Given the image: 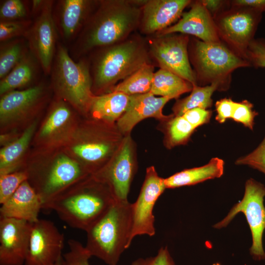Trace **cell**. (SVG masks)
I'll list each match as a JSON object with an SVG mask.
<instances>
[{
    "instance_id": "cell-26",
    "label": "cell",
    "mask_w": 265,
    "mask_h": 265,
    "mask_svg": "<svg viewBox=\"0 0 265 265\" xmlns=\"http://www.w3.org/2000/svg\"><path fill=\"white\" fill-rule=\"evenodd\" d=\"M154 73V65L146 64L114 86L111 91L130 96L150 92Z\"/></svg>"
},
{
    "instance_id": "cell-12",
    "label": "cell",
    "mask_w": 265,
    "mask_h": 265,
    "mask_svg": "<svg viewBox=\"0 0 265 265\" xmlns=\"http://www.w3.org/2000/svg\"><path fill=\"white\" fill-rule=\"evenodd\" d=\"M64 235L53 222L32 223L25 265H54L63 259Z\"/></svg>"
},
{
    "instance_id": "cell-1",
    "label": "cell",
    "mask_w": 265,
    "mask_h": 265,
    "mask_svg": "<svg viewBox=\"0 0 265 265\" xmlns=\"http://www.w3.org/2000/svg\"><path fill=\"white\" fill-rule=\"evenodd\" d=\"M144 0H105L90 14L76 44V54L107 47L139 27Z\"/></svg>"
},
{
    "instance_id": "cell-43",
    "label": "cell",
    "mask_w": 265,
    "mask_h": 265,
    "mask_svg": "<svg viewBox=\"0 0 265 265\" xmlns=\"http://www.w3.org/2000/svg\"><path fill=\"white\" fill-rule=\"evenodd\" d=\"M201 1L213 19L231 6L230 0H201Z\"/></svg>"
},
{
    "instance_id": "cell-32",
    "label": "cell",
    "mask_w": 265,
    "mask_h": 265,
    "mask_svg": "<svg viewBox=\"0 0 265 265\" xmlns=\"http://www.w3.org/2000/svg\"><path fill=\"white\" fill-rule=\"evenodd\" d=\"M26 171H15L0 175V203L5 202L17 190L20 186L27 180Z\"/></svg>"
},
{
    "instance_id": "cell-30",
    "label": "cell",
    "mask_w": 265,
    "mask_h": 265,
    "mask_svg": "<svg viewBox=\"0 0 265 265\" xmlns=\"http://www.w3.org/2000/svg\"><path fill=\"white\" fill-rule=\"evenodd\" d=\"M195 129L183 116L173 115L169 119L167 127L168 145L172 147L185 143Z\"/></svg>"
},
{
    "instance_id": "cell-20",
    "label": "cell",
    "mask_w": 265,
    "mask_h": 265,
    "mask_svg": "<svg viewBox=\"0 0 265 265\" xmlns=\"http://www.w3.org/2000/svg\"><path fill=\"white\" fill-rule=\"evenodd\" d=\"M96 1L88 0H63L58 2L57 26L62 36L72 38L83 26L93 11Z\"/></svg>"
},
{
    "instance_id": "cell-41",
    "label": "cell",
    "mask_w": 265,
    "mask_h": 265,
    "mask_svg": "<svg viewBox=\"0 0 265 265\" xmlns=\"http://www.w3.org/2000/svg\"><path fill=\"white\" fill-rule=\"evenodd\" d=\"M212 111L200 107L186 111L182 116L195 128L208 123L211 119Z\"/></svg>"
},
{
    "instance_id": "cell-14",
    "label": "cell",
    "mask_w": 265,
    "mask_h": 265,
    "mask_svg": "<svg viewBox=\"0 0 265 265\" xmlns=\"http://www.w3.org/2000/svg\"><path fill=\"white\" fill-rule=\"evenodd\" d=\"M190 0H144L139 25L141 32L149 36L170 27L181 18Z\"/></svg>"
},
{
    "instance_id": "cell-8",
    "label": "cell",
    "mask_w": 265,
    "mask_h": 265,
    "mask_svg": "<svg viewBox=\"0 0 265 265\" xmlns=\"http://www.w3.org/2000/svg\"><path fill=\"white\" fill-rule=\"evenodd\" d=\"M265 186L253 179L245 184L242 199L234 205L227 215L213 227L220 229L226 227L239 212H242L249 226L252 244L250 254L255 260L265 259L263 246V236L265 229V207L264 204Z\"/></svg>"
},
{
    "instance_id": "cell-7",
    "label": "cell",
    "mask_w": 265,
    "mask_h": 265,
    "mask_svg": "<svg viewBox=\"0 0 265 265\" xmlns=\"http://www.w3.org/2000/svg\"><path fill=\"white\" fill-rule=\"evenodd\" d=\"M262 15V12L254 8L231 5L213 19L220 40L245 59Z\"/></svg>"
},
{
    "instance_id": "cell-17",
    "label": "cell",
    "mask_w": 265,
    "mask_h": 265,
    "mask_svg": "<svg viewBox=\"0 0 265 265\" xmlns=\"http://www.w3.org/2000/svg\"><path fill=\"white\" fill-rule=\"evenodd\" d=\"M82 176V171L76 161L66 156L57 159L33 188L44 206L72 186Z\"/></svg>"
},
{
    "instance_id": "cell-19",
    "label": "cell",
    "mask_w": 265,
    "mask_h": 265,
    "mask_svg": "<svg viewBox=\"0 0 265 265\" xmlns=\"http://www.w3.org/2000/svg\"><path fill=\"white\" fill-rule=\"evenodd\" d=\"M43 203L27 180L24 181L0 208V217L37 221Z\"/></svg>"
},
{
    "instance_id": "cell-5",
    "label": "cell",
    "mask_w": 265,
    "mask_h": 265,
    "mask_svg": "<svg viewBox=\"0 0 265 265\" xmlns=\"http://www.w3.org/2000/svg\"><path fill=\"white\" fill-rule=\"evenodd\" d=\"M188 52L195 73L197 85H218V91L228 89L232 73L237 69L250 66L221 41L206 42L195 37L190 38Z\"/></svg>"
},
{
    "instance_id": "cell-29",
    "label": "cell",
    "mask_w": 265,
    "mask_h": 265,
    "mask_svg": "<svg viewBox=\"0 0 265 265\" xmlns=\"http://www.w3.org/2000/svg\"><path fill=\"white\" fill-rule=\"evenodd\" d=\"M28 51L24 42L16 39L1 45L0 51V78H4L20 62Z\"/></svg>"
},
{
    "instance_id": "cell-42",
    "label": "cell",
    "mask_w": 265,
    "mask_h": 265,
    "mask_svg": "<svg viewBox=\"0 0 265 265\" xmlns=\"http://www.w3.org/2000/svg\"><path fill=\"white\" fill-rule=\"evenodd\" d=\"M231 98H223L217 101L215 105L217 115L215 120L219 123H223L229 118H232L235 104Z\"/></svg>"
},
{
    "instance_id": "cell-34",
    "label": "cell",
    "mask_w": 265,
    "mask_h": 265,
    "mask_svg": "<svg viewBox=\"0 0 265 265\" xmlns=\"http://www.w3.org/2000/svg\"><path fill=\"white\" fill-rule=\"evenodd\" d=\"M31 25V21L26 19L0 22V42H4L22 35L26 36Z\"/></svg>"
},
{
    "instance_id": "cell-6",
    "label": "cell",
    "mask_w": 265,
    "mask_h": 265,
    "mask_svg": "<svg viewBox=\"0 0 265 265\" xmlns=\"http://www.w3.org/2000/svg\"><path fill=\"white\" fill-rule=\"evenodd\" d=\"M51 77L60 94L81 109L89 108L94 97L92 80L86 61L75 62L67 49L59 44L51 69Z\"/></svg>"
},
{
    "instance_id": "cell-10",
    "label": "cell",
    "mask_w": 265,
    "mask_h": 265,
    "mask_svg": "<svg viewBox=\"0 0 265 265\" xmlns=\"http://www.w3.org/2000/svg\"><path fill=\"white\" fill-rule=\"evenodd\" d=\"M166 188L164 179L160 177L154 166L147 168L145 178L136 201L132 203V226L131 245L137 236L155 235L153 209L157 201Z\"/></svg>"
},
{
    "instance_id": "cell-9",
    "label": "cell",
    "mask_w": 265,
    "mask_h": 265,
    "mask_svg": "<svg viewBox=\"0 0 265 265\" xmlns=\"http://www.w3.org/2000/svg\"><path fill=\"white\" fill-rule=\"evenodd\" d=\"M189 35L181 33L155 34L146 41L150 57L160 69L171 72L197 85L196 76L189 61Z\"/></svg>"
},
{
    "instance_id": "cell-33",
    "label": "cell",
    "mask_w": 265,
    "mask_h": 265,
    "mask_svg": "<svg viewBox=\"0 0 265 265\" xmlns=\"http://www.w3.org/2000/svg\"><path fill=\"white\" fill-rule=\"evenodd\" d=\"M69 251L63 255L64 265H90L91 257L85 246L79 241L70 239L68 241Z\"/></svg>"
},
{
    "instance_id": "cell-18",
    "label": "cell",
    "mask_w": 265,
    "mask_h": 265,
    "mask_svg": "<svg viewBox=\"0 0 265 265\" xmlns=\"http://www.w3.org/2000/svg\"><path fill=\"white\" fill-rule=\"evenodd\" d=\"M171 99L169 97H155L151 92L132 95L128 109L118 120V128L122 132L126 133L130 132L138 122L147 118L169 120L173 115H165L162 110Z\"/></svg>"
},
{
    "instance_id": "cell-25",
    "label": "cell",
    "mask_w": 265,
    "mask_h": 265,
    "mask_svg": "<svg viewBox=\"0 0 265 265\" xmlns=\"http://www.w3.org/2000/svg\"><path fill=\"white\" fill-rule=\"evenodd\" d=\"M193 84L167 70L159 69L155 72L150 92L155 96L177 99L191 92Z\"/></svg>"
},
{
    "instance_id": "cell-22",
    "label": "cell",
    "mask_w": 265,
    "mask_h": 265,
    "mask_svg": "<svg viewBox=\"0 0 265 265\" xmlns=\"http://www.w3.org/2000/svg\"><path fill=\"white\" fill-rule=\"evenodd\" d=\"M224 161L221 159H212L207 164L184 170L164 179L166 188L191 186L209 179L220 178L224 173Z\"/></svg>"
},
{
    "instance_id": "cell-15",
    "label": "cell",
    "mask_w": 265,
    "mask_h": 265,
    "mask_svg": "<svg viewBox=\"0 0 265 265\" xmlns=\"http://www.w3.org/2000/svg\"><path fill=\"white\" fill-rule=\"evenodd\" d=\"M132 142L130 136L121 142L114 159L103 174V182L110 188L116 201H128L134 173Z\"/></svg>"
},
{
    "instance_id": "cell-24",
    "label": "cell",
    "mask_w": 265,
    "mask_h": 265,
    "mask_svg": "<svg viewBox=\"0 0 265 265\" xmlns=\"http://www.w3.org/2000/svg\"><path fill=\"white\" fill-rule=\"evenodd\" d=\"M37 62H38L31 51H28L10 73L1 80L0 95L30 82L36 75Z\"/></svg>"
},
{
    "instance_id": "cell-46",
    "label": "cell",
    "mask_w": 265,
    "mask_h": 265,
    "mask_svg": "<svg viewBox=\"0 0 265 265\" xmlns=\"http://www.w3.org/2000/svg\"><path fill=\"white\" fill-rule=\"evenodd\" d=\"M212 265H220V264L219 263H215V264H213Z\"/></svg>"
},
{
    "instance_id": "cell-45",
    "label": "cell",
    "mask_w": 265,
    "mask_h": 265,
    "mask_svg": "<svg viewBox=\"0 0 265 265\" xmlns=\"http://www.w3.org/2000/svg\"><path fill=\"white\" fill-rule=\"evenodd\" d=\"M54 265H64L63 264V259H62V261L57 262V263H56Z\"/></svg>"
},
{
    "instance_id": "cell-31",
    "label": "cell",
    "mask_w": 265,
    "mask_h": 265,
    "mask_svg": "<svg viewBox=\"0 0 265 265\" xmlns=\"http://www.w3.org/2000/svg\"><path fill=\"white\" fill-rule=\"evenodd\" d=\"M73 150L77 156L85 161L96 162L109 153L110 146L104 142H87L75 146Z\"/></svg>"
},
{
    "instance_id": "cell-23",
    "label": "cell",
    "mask_w": 265,
    "mask_h": 265,
    "mask_svg": "<svg viewBox=\"0 0 265 265\" xmlns=\"http://www.w3.org/2000/svg\"><path fill=\"white\" fill-rule=\"evenodd\" d=\"M132 99V95L111 91L102 95L94 96L89 109L94 118L113 122L127 111Z\"/></svg>"
},
{
    "instance_id": "cell-11",
    "label": "cell",
    "mask_w": 265,
    "mask_h": 265,
    "mask_svg": "<svg viewBox=\"0 0 265 265\" xmlns=\"http://www.w3.org/2000/svg\"><path fill=\"white\" fill-rule=\"evenodd\" d=\"M52 0H45L26 36L30 51L46 74L51 73L56 52L57 28Z\"/></svg>"
},
{
    "instance_id": "cell-21",
    "label": "cell",
    "mask_w": 265,
    "mask_h": 265,
    "mask_svg": "<svg viewBox=\"0 0 265 265\" xmlns=\"http://www.w3.org/2000/svg\"><path fill=\"white\" fill-rule=\"evenodd\" d=\"M43 88L36 85L25 90H13L3 95L0 101L1 120L19 116L35 105L41 97Z\"/></svg>"
},
{
    "instance_id": "cell-2",
    "label": "cell",
    "mask_w": 265,
    "mask_h": 265,
    "mask_svg": "<svg viewBox=\"0 0 265 265\" xmlns=\"http://www.w3.org/2000/svg\"><path fill=\"white\" fill-rule=\"evenodd\" d=\"M132 226V203L115 200L86 231L85 248L90 255L108 265H117L130 247Z\"/></svg>"
},
{
    "instance_id": "cell-44",
    "label": "cell",
    "mask_w": 265,
    "mask_h": 265,
    "mask_svg": "<svg viewBox=\"0 0 265 265\" xmlns=\"http://www.w3.org/2000/svg\"><path fill=\"white\" fill-rule=\"evenodd\" d=\"M232 5L249 7L265 12V0H230Z\"/></svg>"
},
{
    "instance_id": "cell-39",
    "label": "cell",
    "mask_w": 265,
    "mask_h": 265,
    "mask_svg": "<svg viewBox=\"0 0 265 265\" xmlns=\"http://www.w3.org/2000/svg\"><path fill=\"white\" fill-rule=\"evenodd\" d=\"M235 163L246 165L265 175V136L259 146L247 155L239 158Z\"/></svg>"
},
{
    "instance_id": "cell-13",
    "label": "cell",
    "mask_w": 265,
    "mask_h": 265,
    "mask_svg": "<svg viewBox=\"0 0 265 265\" xmlns=\"http://www.w3.org/2000/svg\"><path fill=\"white\" fill-rule=\"evenodd\" d=\"M32 223L0 217V265H23L27 253Z\"/></svg>"
},
{
    "instance_id": "cell-27",
    "label": "cell",
    "mask_w": 265,
    "mask_h": 265,
    "mask_svg": "<svg viewBox=\"0 0 265 265\" xmlns=\"http://www.w3.org/2000/svg\"><path fill=\"white\" fill-rule=\"evenodd\" d=\"M218 89L215 83L203 86L193 85L190 95L174 104L172 108L174 115L182 116L186 111L196 107L210 108L212 105V95Z\"/></svg>"
},
{
    "instance_id": "cell-28",
    "label": "cell",
    "mask_w": 265,
    "mask_h": 265,
    "mask_svg": "<svg viewBox=\"0 0 265 265\" xmlns=\"http://www.w3.org/2000/svg\"><path fill=\"white\" fill-rule=\"evenodd\" d=\"M35 128V124L33 123L18 139L0 150V175L16 171L15 164L27 147Z\"/></svg>"
},
{
    "instance_id": "cell-36",
    "label": "cell",
    "mask_w": 265,
    "mask_h": 265,
    "mask_svg": "<svg viewBox=\"0 0 265 265\" xmlns=\"http://www.w3.org/2000/svg\"><path fill=\"white\" fill-rule=\"evenodd\" d=\"M70 115V110L66 106L60 104L55 107L43 125L41 131V136H46L52 133L62 126Z\"/></svg>"
},
{
    "instance_id": "cell-16",
    "label": "cell",
    "mask_w": 265,
    "mask_h": 265,
    "mask_svg": "<svg viewBox=\"0 0 265 265\" xmlns=\"http://www.w3.org/2000/svg\"><path fill=\"white\" fill-rule=\"evenodd\" d=\"M189 6L190 9L183 12L178 22L156 34L179 33L192 35L206 42L221 41L214 19L201 1H192Z\"/></svg>"
},
{
    "instance_id": "cell-37",
    "label": "cell",
    "mask_w": 265,
    "mask_h": 265,
    "mask_svg": "<svg viewBox=\"0 0 265 265\" xmlns=\"http://www.w3.org/2000/svg\"><path fill=\"white\" fill-rule=\"evenodd\" d=\"M253 104L247 100L235 102L232 119L252 130L255 118L259 114L253 109Z\"/></svg>"
},
{
    "instance_id": "cell-4",
    "label": "cell",
    "mask_w": 265,
    "mask_h": 265,
    "mask_svg": "<svg viewBox=\"0 0 265 265\" xmlns=\"http://www.w3.org/2000/svg\"><path fill=\"white\" fill-rule=\"evenodd\" d=\"M146 41L131 35L120 42L99 48L91 73L95 86L98 88L112 86L151 63Z\"/></svg>"
},
{
    "instance_id": "cell-40",
    "label": "cell",
    "mask_w": 265,
    "mask_h": 265,
    "mask_svg": "<svg viewBox=\"0 0 265 265\" xmlns=\"http://www.w3.org/2000/svg\"><path fill=\"white\" fill-rule=\"evenodd\" d=\"M131 265H176L167 247H161L157 254L146 258H138Z\"/></svg>"
},
{
    "instance_id": "cell-38",
    "label": "cell",
    "mask_w": 265,
    "mask_h": 265,
    "mask_svg": "<svg viewBox=\"0 0 265 265\" xmlns=\"http://www.w3.org/2000/svg\"><path fill=\"white\" fill-rule=\"evenodd\" d=\"M245 59L250 66L256 69L265 68V38H255L251 42L246 52Z\"/></svg>"
},
{
    "instance_id": "cell-35",
    "label": "cell",
    "mask_w": 265,
    "mask_h": 265,
    "mask_svg": "<svg viewBox=\"0 0 265 265\" xmlns=\"http://www.w3.org/2000/svg\"><path fill=\"white\" fill-rule=\"evenodd\" d=\"M27 14L26 6L22 0H6L0 5V22L25 20Z\"/></svg>"
},
{
    "instance_id": "cell-3",
    "label": "cell",
    "mask_w": 265,
    "mask_h": 265,
    "mask_svg": "<svg viewBox=\"0 0 265 265\" xmlns=\"http://www.w3.org/2000/svg\"><path fill=\"white\" fill-rule=\"evenodd\" d=\"M115 201L109 186L100 181L77 189H66L43 209L53 210L71 227L86 231Z\"/></svg>"
}]
</instances>
